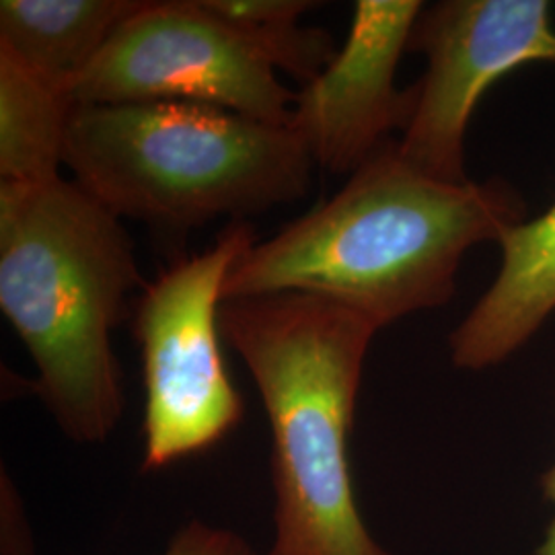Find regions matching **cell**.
Segmentation results:
<instances>
[{
    "mask_svg": "<svg viewBox=\"0 0 555 555\" xmlns=\"http://www.w3.org/2000/svg\"><path fill=\"white\" fill-rule=\"evenodd\" d=\"M527 217L502 179L447 183L387 142L334 198L256 241L233 263L222 300L300 293L332 300L383 330L455 297L465 254L500 243Z\"/></svg>",
    "mask_w": 555,
    "mask_h": 555,
    "instance_id": "1",
    "label": "cell"
},
{
    "mask_svg": "<svg viewBox=\"0 0 555 555\" xmlns=\"http://www.w3.org/2000/svg\"><path fill=\"white\" fill-rule=\"evenodd\" d=\"M146 282L121 219L77 181L0 183V311L36 364L34 391L79 444L112 437L126 399L112 334Z\"/></svg>",
    "mask_w": 555,
    "mask_h": 555,
    "instance_id": "2",
    "label": "cell"
},
{
    "mask_svg": "<svg viewBox=\"0 0 555 555\" xmlns=\"http://www.w3.org/2000/svg\"><path fill=\"white\" fill-rule=\"evenodd\" d=\"M219 323L272 430L268 555H393L360 515L348 456L377 330L332 300L300 293L222 300Z\"/></svg>",
    "mask_w": 555,
    "mask_h": 555,
    "instance_id": "3",
    "label": "cell"
},
{
    "mask_svg": "<svg viewBox=\"0 0 555 555\" xmlns=\"http://www.w3.org/2000/svg\"><path fill=\"white\" fill-rule=\"evenodd\" d=\"M313 165L288 126L190 101L73 105L64 151L109 212L167 231L297 202Z\"/></svg>",
    "mask_w": 555,
    "mask_h": 555,
    "instance_id": "4",
    "label": "cell"
},
{
    "mask_svg": "<svg viewBox=\"0 0 555 555\" xmlns=\"http://www.w3.org/2000/svg\"><path fill=\"white\" fill-rule=\"evenodd\" d=\"M256 241L245 220H233L210 249L178 259L142 288L132 323L146 391L142 472L217 447L243 420L219 315L227 276Z\"/></svg>",
    "mask_w": 555,
    "mask_h": 555,
    "instance_id": "5",
    "label": "cell"
},
{
    "mask_svg": "<svg viewBox=\"0 0 555 555\" xmlns=\"http://www.w3.org/2000/svg\"><path fill=\"white\" fill-rule=\"evenodd\" d=\"M295 98L204 0L142 2L66 91L73 105L190 101L274 126H288Z\"/></svg>",
    "mask_w": 555,
    "mask_h": 555,
    "instance_id": "6",
    "label": "cell"
},
{
    "mask_svg": "<svg viewBox=\"0 0 555 555\" xmlns=\"http://www.w3.org/2000/svg\"><path fill=\"white\" fill-rule=\"evenodd\" d=\"M410 52L426 56L416 109L397 151L420 173L447 183L472 181L465 139L477 103L516 68L555 64L547 0H440L424 4Z\"/></svg>",
    "mask_w": 555,
    "mask_h": 555,
    "instance_id": "7",
    "label": "cell"
},
{
    "mask_svg": "<svg viewBox=\"0 0 555 555\" xmlns=\"http://www.w3.org/2000/svg\"><path fill=\"white\" fill-rule=\"evenodd\" d=\"M422 9L420 0L354 4L344 46L319 77L302 85L288 119L319 167L352 176L408 128L416 87L397 89L396 73Z\"/></svg>",
    "mask_w": 555,
    "mask_h": 555,
    "instance_id": "8",
    "label": "cell"
},
{
    "mask_svg": "<svg viewBox=\"0 0 555 555\" xmlns=\"http://www.w3.org/2000/svg\"><path fill=\"white\" fill-rule=\"evenodd\" d=\"M496 278L449 337L451 362L479 373L516 354L555 313V202L500 238Z\"/></svg>",
    "mask_w": 555,
    "mask_h": 555,
    "instance_id": "9",
    "label": "cell"
},
{
    "mask_svg": "<svg viewBox=\"0 0 555 555\" xmlns=\"http://www.w3.org/2000/svg\"><path fill=\"white\" fill-rule=\"evenodd\" d=\"M144 0H2L0 48L52 89L70 85L98 60Z\"/></svg>",
    "mask_w": 555,
    "mask_h": 555,
    "instance_id": "10",
    "label": "cell"
},
{
    "mask_svg": "<svg viewBox=\"0 0 555 555\" xmlns=\"http://www.w3.org/2000/svg\"><path fill=\"white\" fill-rule=\"evenodd\" d=\"M73 103L0 48V179L40 183L62 178Z\"/></svg>",
    "mask_w": 555,
    "mask_h": 555,
    "instance_id": "11",
    "label": "cell"
},
{
    "mask_svg": "<svg viewBox=\"0 0 555 555\" xmlns=\"http://www.w3.org/2000/svg\"><path fill=\"white\" fill-rule=\"evenodd\" d=\"M206 9L235 25L274 68L302 85L319 77L336 59L330 31L300 25L319 2L311 0H204Z\"/></svg>",
    "mask_w": 555,
    "mask_h": 555,
    "instance_id": "12",
    "label": "cell"
},
{
    "mask_svg": "<svg viewBox=\"0 0 555 555\" xmlns=\"http://www.w3.org/2000/svg\"><path fill=\"white\" fill-rule=\"evenodd\" d=\"M160 555H259L251 543L233 529L206 520H190L169 539Z\"/></svg>",
    "mask_w": 555,
    "mask_h": 555,
    "instance_id": "13",
    "label": "cell"
},
{
    "mask_svg": "<svg viewBox=\"0 0 555 555\" xmlns=\"http://www.w3.org/2000/svg\"><path fill=\"white\" fill-rule=\"evenodd\" d=\"M541 483H543V494L554 506V518H552V522L547 527V533H545L543 543L537 550V555H555V463L547 469V474L543 476Z\"/></svg>",
    "mask_w": 555,
    "mask_h": 555,
    "instance_id": "14",
    "label": "cell"
}]
</instances>
